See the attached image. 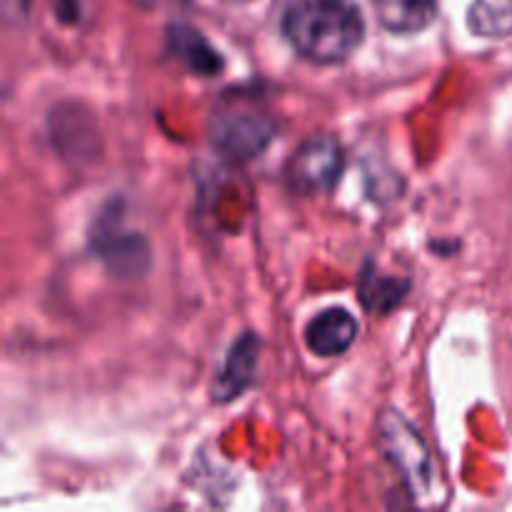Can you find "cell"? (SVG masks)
Masks as SVG:
<instances>
[{
  "instance_id": "4",
  "label": "cell",
  "mask_w": 512,
  "mask_h": 512,
  "mask_svg": "<svg viewBox=\"0 0 512 512\" xmlns=\"http://www.w3.org/2000/svg\"><path fill=\"white\" fill-rule=\"evenodd\" d=\"M345 155L338 140L328 133L310 135L298 145L288 163V183L305 195L328 193L343 173Z\"/></svg>"
},
{
  "instance_id": "5",
  "label": "cell",
  "mask_w": 512,
  "mask_h": 512,
  "mask_svg": "<svg viewBox=\"0 0 512 512\" xmlns=\"http://www.w3.org/2000/svg\"><path fill=\"white\" fill-rule=\"evenodd\" d=\"M358 338V320L343 308H330L315 315L305 330V343L320 358L343 355Z\"/></svg>"
},
{
  "instance_id": "2",
  "label": "cell",
  "mask_w": 512,
  "mask_h": 512,
  "mask_svg": "<svg viewBox=\"0 0 512 512\" xmlns=\"http://www.w3.org/2000/svg\"><path fill=\"white\" fill-rule=\"evenodd\" d=\"M378 440L385 458L395 465L410 490L428 493L433 480V463L418 430L398 413H385L378 425Z\"/></svg>"
},
{
  "instance_id": "7",
  "label": "cell",
  "mask_w": 512,
  "mask_h": 512,
  "mask_svg": "<svg viewBox=\"0 0 512 512\" xmlns=\"http://www.w3.org/2000/svg\"><path fill=\"white\" fill-rule=\"evenodd\" d=\"M373 5L383 28L400 35L420 33L438 15V0H373Z\"/></svg>"
},
{
  "instance_id": "10",
  "label": "cell",
  "mask_w": 512,
  "mask_h": 512,
  "mask_svg": "<svg viewBox=\"0 0 512 512\" xmlns=\"http://www.w3.org/2000/svg\"><path fill=\"white\" fill-rule=\"evenodd\" d=\"M405 290H408L405 280L365 270L363 283H360V300L373 313H388L405 298Z\"/></svg>"
},
{
  "instance_id": "1",
  "label": "cell",
  "mask_w": 512,
  "mask_h": 512,
  "mask_svg": "<svg viewBox=\"0 0 512 512\" xmlns=\"http://www.w3.org/2000/svg\"><path fill=\"white\" fill-rule=\"evenodd\" d=\"M363 15L350 0H290L283 33L303 58L333 65L363 43Z\"/></svg>"
},
{
  "instance_id": "9",
  "label": "cell",
  "mask_w": 512,
  "mask_h": 512,
  "mask_svg": "<svg viewBox=\"0 0 512 512\" xmlns=\"http://www.w3.org/2000/svg\"><path fill=\"white\" fill-rule=\"evenodd\" d=\"M468 23L473 33L485 38L512 35V0H475Z\"/></svg>"
},
{
  "instance_id": "8",
  "label": "cell",
  "mask_w": 512,
  "mask_h": 512,
  "mask_svg": "<svg viewBox=\"0 0 512 512\" xmlns=\"http://www.w3.org/2000/svg\"><path fill=\"white\" fill-rule=\"evenodd\" d=\"M170 50L193 73L215 75L223 68V58L218 55V50L205 40L203 33H198L190 25H173L170 28Z\"/></svg>"
},
{
  "instance_id": "6",
  "label": "cell",
  "mask_w": 512,
  "mask_h": 512,
  "mask_svg": "<svg viewBox=\"0 0 512 512\" xmlns=\"http://www.w3.org/2000/svg\"><path fill=\"white\" fill-rule=\"evenodd\" d=\"M255 368H258V340L253 335H243L230 350L223 373L218 375L215 398L233 400L243 395V390L255 380Z\"/></svg>"
},
{
  "instance_id": "3",
  "label": "cell",
  "mask_w": 512,
  "mask_h": 512,
  "mask_svg": "<svg viewBox=\"0 0 512 512\" xmlns=\"http://www.w3.org/2000/svg\"><path fill=\"white\" fill-rule=\"evenodd\" d=\"M210 138L215 148L233 160H250L263 153L275 138V125L260 110L248 105H235L215 113L210 125Z\"/></svg>"
}]
</instances>
